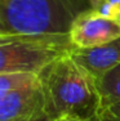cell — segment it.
Returning a JSON list of instances; mask_svg holds the SVG:
<instances>
[{
	"instance_id": "6da1fadb",
	"label": "cell",
	"mask_w": 120,
	"mask_h": 121,
	"mask_svg": "<svg viewBox=\"0 0 120 121\" xmlns=\"http://www.w3.org/2000/svg\"><path fill=\"white\" fill-rule=\"evenodd\" d=\"M44 112L53 121L72 117L90 121L101 111V97L96 80L66 52L38 75Z\"/></svg>"
},
{
	"instance_id": "7a4b0ae2",
	"label": "cell",
	"mask_w": 120,
	"mask_h": 121,
	"mask_svg": "<svg viewBox=\"0 0 120 121\" xmlns=\"http://www.w3.org/2000/svg\"><path fill=\"white\" fill-rule=\"evenodd\" d=\"M88 9L89 0H0L4 31L21 36L70 37L74 21Z\"/></svg>"
},
{
	"instance_id": "3957f363",
	"label": "cell",
	"mask_w": 120,
	"mask_h": 121,
	"mask_svg": "<svg viewBox=\"0 0 120 121\" xmlns=\"http://www.w3.org/2000/svg\"><path fill=\"white\" fill-rule=\"evenodd\" d=\"M72 49L70 37L23 36L0 44V75L35 73Z\"/></svg>"
},
{
	"instance_id": "277c9868",
	"label": "cell",
	"mask_w": 120,
	"mask_h": 121,
	"mask_svg": "<svg viewBox=\"0 0 120 121\" xmlns=\"http://www.w3.org/2000/svg\"><path fill=\"white\" fill-rule=\"evenodd\" d=\"M71 47L88 49L107 44L120 37V22L98 10L88 9L76 17L70 30Z\"/></svg>"
},
{
	"instance_id": "5b68a950",
	"label": "cell",
	"mask_w": 120,
	"mask_h": 121,
	"mask_svg": "<svg viewBox=\"0 0 120 121\" xmlns=\"http://www.w3.org/2000/svg\"><path fill=\"white\" fill-rule=\"evenodd\" d=\"M44 112V98L38 81L13 89L0 98V121H34Z\"/></svg>"
},
{
	"instance_id": "8992f818",
	"label": "cell",
	"mask_w": 120,
	"mask_h": 121,
	"mask_svg": "<svg viewBox=\"0 0 120 121\" xmlns=\"http://www.w3.org/2000/svg\"><path fill=\"white\" fill-rule=\"evenodd\" d=\"M68 53L97 82L107 71L120 63V37L94 48H72L68 50Z\"/></svg>"
},
{
	"instance_id": "52a82bcc",
	"label": "cell",
	"mask_w": 120,
	"mask_h": 121,
	"mask_svg": "<svg viewBox=\"0 0 120 121\" xmlns=\"http://www.w3.org/2000/svg\"><path fill=\"white\" fill-rule=\"evenodd\" d=\"M97 88L101 97V109L120 102V63L97 81Z\"/></svg>"
},
{
	"instance_id": "ba28073f",
	"label": "cell",
	"mask_w": 120,
	"mask_h": 121,
	"mask_svg": "<svg viewBox=\"0 0 120 121\" xmlns=\"http://www.w3.org/2000/svg\"><path fill=\"white\" fill-rule=\"evenodd\" d=\"M38 81V75L35 73H7L0 75V98L12 91L13 89L32 84Z\"/></svg>"
},
{
	"instance_id": "9c48e42d",
	"label": "cell",
	"mask_w": 120,
	"mask_h": 121,
	"mask_svg": "<svg viewBox=\"0 0 120 121\" xmlns=\"http://www.w3.org/2000/svg\"><path fill=\"white\" fill-rule=\"evenodd\" d=\"M98 12L108 18L120 22V0H106L103 5L98 9Z\"/></svg>"
},
{
	"instance_id": "30bf717a",
	"label": "cell",
	"mask_w": 120,
	"mask_h": 121,
	"mask_svg": "<svg viewBox=\"0 0 120 121\" xmlns=\"http://www.w3.org/2000/svg\"><path fill=\"white\" fill-rule=\"evenodd\" d=\"M98 117L101 121H120V102L101 109Z\"/></svg>"
},
{
	"instance_id": "8fae6325",
	"label": "cell",
	"mask_w": 120,
	"mask_h": 121,
	"mask_svg": "<svg viewBox=\"0 0 120 121\" xmlns=\"http://www.w3.org/2000/svg\"><path fill=\"white\" fill-rule=\"evenodd\" d=\"M21 35H13V34H8V32H0V44L3 43H9V41H13V40H17V39H21Z\"/></svg>"
},
{
	"instance_id": "7c38bea8",
	"label": "cell",
	"mask_w": 120,
	"mask_h": 121,
	"mask_svg": "<svg viewBox=\"0 0 120 121\" xmlns=\"http://www.w3.org/2000/svg\"><path fill=\"white\" fill-rule=\"evenodd\" d=\"M106 1V0H89V3H90V8L94 10H98L99 8L103 5V3Z\"/></svg>"
},
{
	"instance_id": "4fadbf2b",
	"label": "cell",
	"mask_w": 120,
	"mask_h": 121,
	"mask_svg": "<svg viewBox=\"0 0 120 121\" xmlns=\"http://www.w3.org/2000/svg\"><path fill=\"white\" fill-rule=\"evenodd\" d=\"M56 121H84V120L72 119V117H61V119H58V120H56Z\"/></svg>"
},
{
	"instance_id": "5bb4252c",
	"label": "cell",
	"mask_w": 120,
	"mask_h": 121,
	"mask_svg": "<svg viewBox=\"0 0 120 121\" xmlns=\"http://www.w3.org/2000/svg\"><path fill=\"white\" fill-rule=\"evenodd\" d=\"M0 32H5V31H4V26H3V22H1V18H0Z\"/></svg>"
},
{
	"instance_id": "9a60e30c",
	"label": "cell",
	"mask_w": 120,
	"mask_h": 121,
	"mask_svg": "<svg viewBox=\"0 0 120 121\" xmlns=\"http://www.w3.org/2000/svg\"><path fill=\"white\" fill-rule=\"evenodd\" d=\"M90 121H101V120H99V117H98V116H97V117H94V119H92Z\"/></svg>"
}]
</instances>
